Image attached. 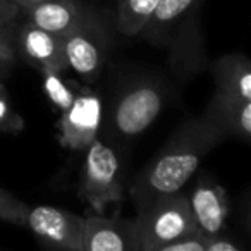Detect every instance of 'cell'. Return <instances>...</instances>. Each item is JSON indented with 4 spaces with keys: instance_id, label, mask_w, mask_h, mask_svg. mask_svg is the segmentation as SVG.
<instances>
[{
    "instance_id": "obj_1",
    "label": "cell",
    "mask_w": 251,
    "mask_h": 251,
    "mask_svg": "<svg viewBox=\"0 0 251 251\" xmlns=\"http://www.w3.org/2000/svg\"><path fill=\"white\" fill-rule=\"evenodd\" d=\"M224 140V133L205 114L179 126L165 147L134 179L129 195L136 210L181 191L203 158Z\"/></svg>"
},
{
    "instance_id": "obj_2",
    "label": "cell",
    "mask_w": 251,
    "mask_h": 251,
    "mask_svg": "<svg viewBox=\"0 0 251 251\" xmlns=\"http://www.w3.org/2000/svg\"><path fill=\"white\" fill-rule=\"evenodd\" d=\"M79 198L91 212L103 213L110 203L124 200V181L119 155L112 147L95 138L84 148Z\"/></svg>"
},
{
    "instance_id": "obj_3",
    "label": "cell",
    "mask_w": 251,
    "mask_h": 251,
    "mask_svg": "<svg viewBox=\"0 0 251 251\" xmlns=\"http://www.w3.org/2000/svg\"><path fill=\"white\" fill-rule=\"evenodd\" d=\"M134 222L141 251H158L164 244L196 229L188 196L181 191L136 210Z\"/></svg>"
},
{
    "instance_id": "obj_4",
    "label": "cell",
    "mask_w": 251,
    "mask_h": 251,
    "mask_svg": "<svg viewBox=\"0 0 251 251\" xmlns=\"http://www.w3.org/2000/svg\"><path fill=\"white\" fill-rule=\"evenodd\" d=\"M165 93L162 84L153 79L129 83L115 98L110 112V127L124 140L143 134L164 108Z\"/></svg>"
},
{
    "instance_id": "obj_5",
    "label": "cell",
    "mask_w": 251,
    "mask_h": 251,
    "mask_svg": "<svg viewBox=\"0 0 251 251\" xmlns=\"http://www.w3.org/2000/svg\"><path fill=\"white\" fill-rule=\"evenodd\" d=\"M67 69L86 83L95 81L103 69L107 57V31L95 16L84 12L81 23L62 38Z\"/></svg>"
},
{
    "instance_id": "obj_6",
    "label": "cell",
    "mask_w": 251,
    "mask_h": 251,
    "mask_svg": "<svg viewBox=\"0 0 251 251\" xmlns=\"http://www.w3.org/2000/svg\"><path fill=\"white\" fill-rule=\"evenodd\" d=\"M59 141L69 150H84L95 138H98L103 119L101 97L88 86L76 91L73 103L60 112Z\"/></svg>"
},
{
    "instance_id": "obj_7",
    "label": "cell",
    "mask_w": 251,
    "mask_h": 251,
    "mask_svg": "<svg viewBox=\"0 0 251 251\" xmlns=\"http://www.w3.org/2000/svg\"><path fill=\"white\" fill-rule=\"evenodd\" d=\"M25 227L53 248L83 251V215L50 205L29 206Z\"/></svg>"
},
{
    "instance_id": "obj_8",
    "label": "cell",
    "mask_w": 251,
    "mask_h": 251,
    "mask_svg": "<svg viewBox=\"0 0 251 251\" xmlns=\"http://www.w3.org/2000/svg\"><path fill=\"white\" fill-rule=\"evenodd\" d=\"M83 251H141L134 219L105 217L97 212L84 215Z\"/></svg>"
},
{
    "instance_id": "obj_9",
    "label": "cell",
    "mask_w": 251,
    "mask_h": 251,
    "mask_svg": "<svg viewBox=\"0 0 251 251\" xmlns=\"http://www.w3.org/2000/svg\"><path fill=\"white\" fill-rule=\"evenodd\" d=\"M188 196L195 226L205 236L224 232L229 217V196L220 184L210 177H200Z\"/></svg>"
},
{
    "instance_id": "obj_10",
    "label": "cell",
    "mask_w": 251,
    "mask_h": 251,
    "mask_svg": "<svg viewBox=\"0 0 251 251\" xmlns=\"http://www.w3.org/2000/svg\"><path fill=\"white\" fill-rule=\"evenodd\" d=\"M19 50L28 62L38 67L42 73L45 71H66L64 59V43L60 36L40 29L38 26L26 21L19 29Z\"/></svg>"
},
{
    "instance_id": "obj_11",
    "label": "cell",
    "mask_w": 251,
    "mask_h": 251,
    "mask_svg": "<svg viewBox=\"0 0 251 251\" xmlns=\"http://www.w3.org/2000/svg\"><path fill=\"white\" fill-rule=\"evenodd\" d=\"M205 115L224 133V136H234L241 141L251 138V100L229 97L224 93H213Z\"/></svg>"
},
{
    "instance_id": "obj_12",
    "label": "cell",
    "mask_w": 251,
    "mask_h": 251,
    "mask_svg": "<svg viewBox=\"0 0 251 251\" xmlns=\"http://www.w3.org/2000/svg\"><path fill=\"white\" fill-rule=\"evenodd\" d=\"M31 25L64 38L81 23L84 9L77 0H45L25 11Z\"/></svg>"
},
{
    "instance_id": "obj_13",
    "label": "cell",
    "mask_w": 251,
    "mask_h": 251,
    "mask_svg": "<svg viewBox=\"0 0 251 251\" xmlns=\"http://www.w3.org/2000/svg\"><path fill=\"white\" fill-rule=\"evenodd\" d=\"M198 4L200 0H160L140 35L153 43L169 42L179 26L196 14Z\"/></svg>"
},
{
    "instance_id": "obj_14",
    "label": "cell",
    "mask_w": 251,
    "mask_h": 251,
    "mask_svg": "<svg viewBox=\"0 0 251 251\" xmlns=\"http://www.w3.org/2000/svg\"><path fill=\"white\" fill-rule=\"evenodd\" d=\"M217 93L251 100V62L243 53H227L213 64Z\"/></svg>"
},
{
    "instance_id": "obj_15",
    "label": "cell",
    "mask_w": 251,
    "mask_h": 251,
    "mask_svg": "<svg viewBox=\"0 0 251 251\" xmlns=\"http://www.w3.org/2000/svg\"><path fill=\"white\" fill-rule=\"evenodd\" d=\"M160 0H119L117 28L126 36H138Z\"/></svg>"
},
{
    "instance_id": "obj_16",
    "label": "cell",
    "mask_w": 251,
    "mask_h": 251,
    "mask_svg": "<svg viewBox=\"0 0 251 251\" xmlns=\"http://www.w3.org/2000/svg\"><path fill=\"white\" fill-rule=\"evenodd\" d=\"M43 74V91L47 98L52 101V105L57 110L64 112L71 103H73L76 91L71 88L67 81H64L62 71H45Z\"/></svg>"
},
{
    "instance_id": "obj_17",
    "label": "cell",
    "mask_w": 251,
    "mask_h": 251,
    "mask_svg": "<svg viewBox=\"0 0 251 251\" xmlns=\"http://www.w3.org/2000/svg\"><path fill=\"white\" fill-rule=\"evenodd\" d=\"M28 210L29 206L25 201H21L12 193L0 188V220L12 224V226L25 227Z\"/></svg>"
},
{
    "instance_id": "obj_18",
    "label": "cell",
    "mask_w": 251,
    "mask_h": 251,
    "mask_svg": "<svg viewBox=\"0 0 251 251\" xmlns=\"http://www.w3.org/2000/svg\"><path fill=\"white\" fill-rule=\"evenodd\" d=\"M25 129L23 117L11 107L7 91L0 83V133H19Z\"/></svg>"
},
{
    "instance_id": "obj_19",
    "label": "cell",
    "mask_w": 251,
    "mask_h": 251,
    "mask_svg": "<svg viewBox=\"0 0 251 251\" xmlns=\"http://www.w3.org/2000/svg\"><path fill=\"white\" fill-rule=\"evenodd\" d=\"M206 248V236L200 232L198 229L189 230L182 234L181 237L164 244L158 251H205Z\"/></svg>"
},
{
    "instance_id": "obj_20",
    "label": "cell",
    "mask_w": 251,
    "mask_h": 251,
    "mask_svg": "<svg viewBox=\"0 0 251 251\" xmlns=\"http://www.w3.org/2000/svg\"><path fill=\"white\" fill-rule=\"evenodd\" d=\"M243 246L232 241L230 237L224 236V232H219L215 236H206V248L205 251H241Z\"/></svg>"
},
{
    "instance_id": "obj_21",
    "label": "cell",
    "mask_w": 251,
    "mask_h": 251,
    "mask_svg": "<svg viewBox=\"0 0 251 251\" xmlns=\"http://www.w3.org/2000/svg\"><path fill=\"white\" fill-rule=\"evenodd\" d=\"M16 60V49L14 43L7 36H0V71H4Z\"/></svg>"
},
{
    "instance_id": "obj_22",
    "label": "cell",
    "mask_w": 251,
    "mask_h": 251,
    "mask_svg": "<svg viewBox=\"0 0 251 251\" xmlns=\"http://www.w3.org/2000/svg\"><path fill=\"white\" fill-rule=\"evenodd\" d=\"M19 14V7L14 0H0V26L7 28Z\"/></svg>"
},
{
    "instance_id": "obj_23",
    "label": "cell",
    "mask_w": 251,
    "mask_h": 251,
    "mask_svg": "<svg viewBox=\"0 0 251 251\" xmlns=\"http://www.w3.org/2000/svg\"><path fill=\"white\" fill-rule=\"evenodd\" d=\"M16 4H18V7H19V11H28L29 7H33V5H36V4H40V2H45V0H14Z\"/></svg>"
},
{
    "instance_id": "obj_24",
    "label": "cell",
    "mask_w": 251,
    "mask_h": 251,
    "mask_svg": "<svg viewBox=\"0 0 251 251\" xmlns=\"http://www.w3.org/2000/svg\"><path fill=\"white\" fill-rule=\"evenodd\" d=\"M0 36H7V28H2V26H0Z\"/></svg>"
}]
</instances>
